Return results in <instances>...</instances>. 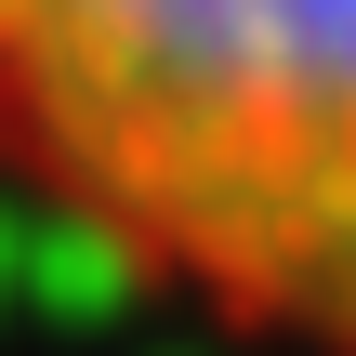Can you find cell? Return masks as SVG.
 <instances>
[{
    "label": "cell",
    "mask_w": 356,
    "mask_h": 356,
    "mask_svg": "<svg viewBox=\"0 0 356 356\" xmlns=\"http://www.w3.org/2000/svg\"><path fill=\"white\" fill-rule=\"evenodd\" d=\"M0 198L251 356H356V0H0Z\"/></svg>",
    "instance_id": "cell-1"
}]
</instances>
